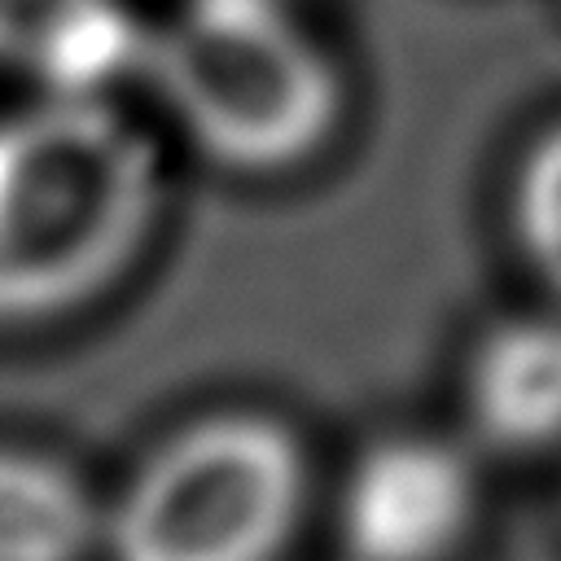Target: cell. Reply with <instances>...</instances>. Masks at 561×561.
Returning a JSON list of instances; mask_svg holds the SVG:
<instances>
[{
	"instance_id": "obj_4",
	"label": "cell",
	"mask_w": 561,
	"mask_h": 561,
	"mask_svg": "<svg viewBox=\"0 0 561 561\" xmlns=\"http://www.w3.org/2000/svg\"><path fill=\"white\" fill-rule=\"evenodd\" d=\"M482 522L486 473L465 434L416 425L373 434L329 491L342 561H465Z\"/></svg>"
},
{
	"instance_id": "obj_5",
	"label": "cell",
	"mask_w": 561,
	"mask_h": 561,
	"mask_svg": "<svg viewBox=\"0 0 561 561\" xmlns=\"http://www.w3.org/2000/svg\"><path fill=\"white\" fill-rule=\"evenodd\" d=\"M465 438L535 460L561 451V302L491 320L460 364Z\"/></svg>"
},
{
	"instance_id": "obj_6",
	"label": "cell",
	"mask_w": 561,
	"mask_h": 561,
	"mask_svg": "<svg viewBox=\"0 0 561 561\" xmlns=\"http://www.w3.org/2000/svg\"><path fill=\"white\" fill-rule=\"evenodd\" d=\"M0 53L48 96L96 101V88L136 53L149 57L118 0H0Z\"/></svg>"
},
{
	"instance_id": "obj_7",
	"label": "cell",
	"mask_w": 561,
	"mask_h": 561,
	"mask_svg": "<svg viewBox=\"0 0 561 561\" xmlns=\"http://www.w3.org/2000/svg\"><path fill=\"white\" fill-rule=\"evenodd\" d=\"M105 500L57 451L0 443V561H92Z\"/></svg>"
},
{
	"instance_id": "obj_2",
	"label": "cell",
	"mask_w": 561,
	"mask_h": 561,
	"mask_svg": "<svg viewBox=\"0 0 561 561\" xmlns=\"http://www.w3.org/2000/svg\"><path fill=\"white\" fill-rule=\"evenodd\" d=\"M316 504L294 421L254 403L162 430L105 500V561H285Z\"/></svg>"
},
{
	"instance_id": "obj_8",
	"label": "cell",
	"mask_w": 561,
	"mask_h": 561,
	"mask_svg": "<svg viewBox=\"0 0 561 561\" xmlns=\"http://www.w3.org/2000/svg\"><path fill=\"white\" fill-rule=\"evenodd\" d=\"M504 215L526 272L561 302V118L535 131L517 153Z\"/></svg>"
},
{
	"instance_id": "obj_1",
	"label": "cell",
	"mask_w": 561,
	"mask_h": 561,
	"mask_svg": "<svg viewBox=\"0 0 561 561\" xmlns=\"http://www.w3.org/2000/svg\"><path fill=\"white\" fill-rule=\"evenodd\" d=\"M162 162L101 96L0 118V324H39L123 280L158 228Z\"/></svg>"
},
{
	"instance_id": "obj_3",
	"label": "cell",
	"mask_w": 561,
	"mask_h": 561,
	"mask_svg": "<svg viewBox=\"0 0 561 561\" xmlns=\"http://www.w3.org/2000/svg\"><path fill=\"white\" fill-rule=\"evenodd\" d=\"M149 70L180 131L241 175L294 171L342 127L333 57L276 0H193L149 39Z\"/></svg>"
}]
</instances>
